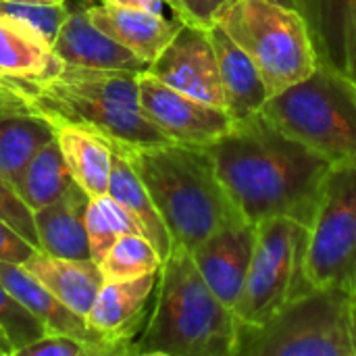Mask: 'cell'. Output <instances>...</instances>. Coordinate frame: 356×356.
<instances>
[{"mask_svg": "<svg viewBox=\"0 0 356 356\" xmlns=\"http://www.w3.org/2000/svg\"><path fill=\"white\" fill-rule=\"evenodd\" d=\"M88 17L98 29L148 63V67L184 25L175 17H163V13H150L144 8H131L102 0L94 6H88Z\"/></svg>", "mask_w": 356, "mask_h": 356, "instance_id": "cell-16", "label": "cell"}, {"mask_svg": "<svg viewBox=\"0 0 356 356\" xmlns=\"http://www.w3.org/2000/svg\"><path fill=\"white\" fill-rule=\"evenodd\" d=\"M148 73L188 96L227 111L217 54L209 31L202 27L181 25L167 48L150 63Z\"/></svg>", "mask_w": 356, "mask_h": 356, "instance_id": "cell-11", "label": "cell"}, {"mask_svg": "<svg viewBox=\"0 0 356 356\" xmlns=\"http://www.w3.org/2000/svg\"><path fill=\"white\" fill-rule=\"evenodd\" d=\"M159 273L127 282H104L92 311L88 327L104 342L113 344L121 356H131V344L148 319V300L154 296Z\"/></svg>", "mask_w": 356, "mask_h": 356, "instance_id": "cell-12", "label": "cell"}, {"mask_svg": "<svg viewBox=\"0 0 356 356\" xmlns=\"http://www.w3.org/2000/svg\"><path fill=\"white\" fill-rule=\"evenodd\" d=\"M240 323L202 280L192 254L173 248L163 261L154 305L131 356H236Z\"/></svg>", "mask_w": 356, "mask_h": 356, "instance_id": "cell-4", "label": "cell"}, {"mask_svg": "<svg viewBox=\"0 0 356 356\" xmlns=\"http://www.w3.org/2000/svg\"><path fill=\"white\" fill-rule=\"evenodd\" d=\"M165 4L184 25L209 29L219 23L229 0H165Z\"/></svg>", "mask_w": 356, "mask_h": 356, "instance_id": "cell-31", "label": "cell"}, {"mask_svg": "<svg viewBox=\"0 0 356 356\" xmlns=\"http://www.w3.org/2000/svg\"><path fill=\"white\" fill-rule=\"evenodd\" d=\"M0 356H15L13 346L8 344V340L4 338V334L0 332Z\"/></svg>", "mask_w": 356, "mask_h": 356, "instance_id": "cell-37", "label": "cell"}, {"mask_svg": "<svg viewBox=\"0 0 356 356\" xmlns=\"http://www.w3.org/2000/svg\"><path fill=\"white\" fill-rule=\"evenodd\" d=\"M0 219H4L8 225H13L27 242H31L40 250L33 213L19 198L15 186L6 179V175L2 171H0Z\"/></svg>", "mask_w": 356, "mask_h": 356, "instance_id": "cell-30", "label": "cell"}, {"mask_svg": "<svg viewBox=\"0 0 356 356\" xmlns=\"http://www.w3.org/2000/svg\"><path fill=\"white\" fill-rule=\"evenodd\" d=\"M88 202L90 196L73 181L58 200L33 211L42 252L63 259H92L86 232Z\"/></svg>", "mask_w": 356, "mask_h": 356, "instance_id": "cell-18", "label": "cell"}, {"mask_svg": "<svg viewBox=\"0 0 356 356\" xmlns=\"http://www.w3.org/2000/svg\"><path fill=\"white\" fill-rule=\"evenodd\" d=\"M54 140V125L40 113H10L0 117V171L15 186L27 163Z\"/></svg>", "mask_w": 356, "mask_h": 356, "instance_id": "cell-24", "label": "cell"}, {"mask_svg": "<svg viewBox=\"0 0 356 356\" xmlns=\"http://www.w3.org/2000/svg\"><path fill=\"white\" fill-rule=\"evenodd\" d=\"M350 340H353V350L356 356V296L350 298Z\"/></svg>", "mask_w": 356, "mask_h": 356, "instance_id": "cell-36", "label": "cell"}, {"mask_svg": "<svg viewBox=\"0 0 356 356\" xmlns=\"http://www.w3.org/2000/svg\"><path fill=\"white\" fill-rule=\"evenodd\" d=\"M346 75L355 81V86H356V44H355V48H353V54H350V63H348V71H346Z\"/></svg>", "mask_w": 356, "mask_h": 356, "instance_id": "cell-38", "label": "cell"}, {"mask_svg": "<svg viewBox=\"0 0 356 356\" xmlns=\"http://www.w3.org/2000/svg\"><path fill=\"white\" fill-rule=\"evenodd\" d=\"M17 356H96V350L67 334H46L38 342L25 346Z\"/></svg>", "mask_w": 356, "mask_h": 356, "instance_id": "cell-32", "label": "cell"}, {"mask_svg": "<svg viewBox=\"0 0 356 356\" xmlns=\"http://www.w3.org/2000/svg\"><path fill=\"white\" fill-rule=\"evenodd\" d=\"M350 294L313 288L265 325L238 330L236 356H355Z\"/></svg>", "mask_w": 356, "mask_h": 356, "instance_id": "cell-7", "label": "cell"}, {"mask_svg": "<svg viewBox=\"0 0 356 356\" xmlns=\"http://www.w3.org/2000/svg\"><path fill=\"white\" fill-rule=\"evenodd\" d=\"M113 142V140H111ZM108 194L119 200L140 223L142 234L150 240V244L156 248L161 259L165 261L173 250V240L169 236V229L156 211L146 186L138 177L136 169L127 161V156L119 150V146L113 142V167H111V181H108Z\"/></svg>", "mask_w": 356, "mask_h": 356, "instance_id": "cell-22", "label": "cell"}, {"mask_svg": "<svg viewBox=\"0 0 356 356\" xmlns=\"http://www.w3.org/2000/svg\"><path fill=\"white\" fill-rule=\"evenodd\" d=\"M277 2H282V4H288V6H294V0H277Z\"/></svg>", "mask_w": 356, "mask_h": 356, "instance_id": "cell-41", "label": "cell"}, {"mask_svg": "<svg viewBox=\"0 0 356 356\" xmlns=\"http://www.w3.org/2000/svg\"><path fill=\"white\" fill-rule=\"evenodd\" d=\"M0 282L25 309H29L46 325L48 334H67L81 342H88L96 350V356H121L113 344L94 334L83 317L65 307L23 265L0 261Z\"/></svg>", "mask_w": 356, "mask_h": 356, "instance_id": "cell-15", "label": "cell"}, {"mask_svg": "<svg viewBox=\"0 0 356 356\" xmlns=\"http://www.w3.org/2000/svg\"><path fill=\"white\" fill-rule=\"evenodd\" d=\"M27 111H31L27 102L17 92L0 83V117L10 115V113H27Z\"/></svg>", "mask_w": 356, "mask_h": 356, "instance_id": "cell-34", "label": "cell"}, {"mask_svg": "<svg viewBox=\"0 0 356 356\" xmlns=\"http://www.w3.org/2000/svg\"><path fill=\"white\" fill-rule=\"evenodd\" d=\"M52 46L21 21L0 17V79L44 77L58 69Z\"/></svg>", "mask_w": 356, "mask_h": 356, "instance_id": "cell-23", "label": "cell"}, {"mask_svg": "<svg viewBox=\"0 0 356 356\" xmlns=\"http://www.w3.org/2000/svg\"><path fill=\"white\" fill-rule=\"evenodd\" d=\"M261 113L332 165L356 161V86L346 73L319 63L313 75L271 96Z\"/></svg>", "mask_w": 356, "mask_h": 356, "instance_id": "cell-5", "label": "cell"}, {"mask_svg": "<svg viewBox=\"0 0 356 356\" xmlns=\"http://www.w3.org/2000/svg\"><path fill=\"white\" fill-rule=\"evenodd\" d=\"M138 86L142 111L171 142L211 146L236 125V119L225 108L163 83L148 69L138 73Z\"/></svg>", "mask_w": 356, "mask_h": 356, "instance_id": "cell-10", "label": "cell"}, {"mask_svg": "<svg viewBox=\"0 0 356 356\" xmlns=\"http://www.w3.org/2000/svg\"><path fill=\"white\" fill-rule=\"evenodd\" d=\"M75 2H79V4H83V6L88 8V6H94V4H98L100 0H75Z\"/></svg>", "mask_w": 356, "mask_h": 356, "instance_id": "cell-40", "label": "cell"}, {"mask_svg": "<svg viewBox=\"0 0 356 356\" xmlns=\"http://www.w3.org/2000/svg\"><path fill=\"white\" fill-rule=\"evenodd\" d=\"M48 121L54 125V138L60 146L65 163L81 190L90 198L108 194L113 142L100 131L83 125L52 119Z\"/></svg>", "mask_w": 356, "mask_h": 356, "instance_id": "cell-21", "label": "cell"}, {"mask_svg": "<svg viewBox=\"0 0 356 356\" xmlns=\"http://www.w3.org/2000/svg\"><path fill=\"white\" fill-rule=\"evenodd\" d=\"M67 17L52 42V52L58 60H63L65 65L104 71L142 73L148 69V63H144L131 50L98 29L90 21L88 8L83 4L67 2Z\"/></svg>", "mask_w": 356, "mask_h": 356, "instance_id": "cell-14", "label": "cell"}, {"mask_svg": "<svg viewBox=\"0 0 356 356\" xmlns=\"http://www.w3.org/2000/svg\"><path fill=\"white\" fill-rule=\"evenodd\" d=\"M67 2L65 4H35L25 0H0V17H8L15 21L25 23L27 27L35 29L50 46L67 17Z\"/></svg>", "mask_w": 356, "mask_h": 356, "instance_id": "cell-29", "label": "cell"}, {"mask_svg": "<svg viewBox=\"0 0 356 356\" xmlns=\"http://www.w3.org/2000/svg\"><path fill=\"white\" fill-rule=\"evenodd\" d=\"M73 181L75 179L54 138L27 163L19 179L15 181V190L19 198L27 204V209L33 213L58 200Z\"/></svg>", "mask_w": 356, "mask_h": 356, "instance_id": "cell-25", "label": "cell"}, {"mask_svg": "<svg viewBox=\"0 0 356 356\" xmlns=\"http://www.w3.org/2000/svg\"><path fill=\"white\" fill-rule=\"evenodd\" d=\"M219 25L250 56L267 94L300 83L319 65L302 15L277 0H229Z\"/></svg>", "mask_w": 356, "mask_h": 356, "instance_id": "cell-6", "label": "cell"}, {"mask_svg": "<svg viewBox=\"0 0 356 356\" xmlns=\"http://www.w3.org/2000/svg\"><path fill=\"white\" fill-rule=\"evenodd\" d=\"M25 2H35V4H65L67 0H25Z\"/></svg>", "mask_w": 356, "mask_h": 356, "instance_id": "cell-39", "label": "cell"}, {"mask_svg": "<svg viewBox=\"0 0 356 356\" xmlns=\"http://www.w3.org/2000/svg\"><path fill=\"white\" fill-rule=\"evenodd\" d=\"M163 259L150 240L142 234L121 236L100 259L98 269L104 282H127L142 275L159 273Z\"/></svg>", "mask_w": 356, "mask_h": 356, "instance_id": "cell-27", "label": "cell"}, {"mask_svg": "<svg viewBox=\"0 0 356 356\" xmlns=\"http://www.w3.org/2000/svg\"><path fill=\"white\" fill-rule=\"evenodd\" d=\"M33 113L100 131L127 146L171 142L142 111L138 73L104 71L60 63L44 77H2Z\"/></svg>", "mask_w": 356, "mask_h": 356, "instance_id": "cell-3", "label": "cell"}, {"mask_svg": "<svg viewBox=\"0 0 356 356\" xmlns=\"http://www.w3.org/2000/svg\"><path fill=\"white\" fill-rule=\"evenodd\" d=\"M86 232L90 240V257L98 265L106 250L125 234H142L136 217L111 194L94 196L86 211ZM144 236V234H142Z\"/></svg>", "mask_w": 356, "mask_h": 356, "instance_id": "cell-26", "label": "cell"}, {"mask_svg": "<svg viewBox=\"0 0 356 356\" xmlns=\"http://www.w3.org/2000/svg\"><path fill=\"white\" fill-rule=\"evenodd\" d=\"M0 332L13 346L15 356L25 346L38 342L48 334L46 325L29 309H25L2 282H0Z\"/></svg>", "mask_w": 356, "mask_h": 356, "instance_id": "cell-28", "label": "cell"}, {"mask_svg": "<svg viewBox=\"0 0 356 356\" xmlns=\"http://www.w3.org/2000/svg\"><path fill=\"white\" fill-rule=\"evenodd\" d=\"M309 227L288 217L254 223V250L242 296L234 309L240 325H265L294 298L313 290L305 275Z\"/></svg>", "mask_w": 356, "mask_h": 356, "instance_id": "cell-8", "label": "cell"}, {"mask_svg": "<svg viewBox=\"0 0 356 356\" xmlns=\"http://www.w3.org/2000/svg\"><path fill=\"white\" fill-rule=\"evenodd\" d=\"M23 267L65 307L83 319L92 311L104 284L102 273L92 259H63L38 250L23 263Z\"/></svg>", "mask_w": 356, "mask_h": 356, "instance_id": "cell-19", "label": "cell"}, {"mask_svg": "<svg viewBox=\"0 0 356 356\" xmlns=\"http://www.w3.org/2000/svg\"><path fill=\"white\" fill-rule=\"evenodd\" d=\"M33 252H38V248L27 242L13 225L0 219V261L23 265Z\"/></svg>", "mask_w": 356, "mask_h": 356, "instance_id": "cell-33", "label": "cell"}, {"mask_svg": "<svg viewBox=\"0 0 356 356\" xmlns=\"http://www.w3.org/2000/svg\"><path fill=\"white\" fill-rule=\"evenodd\" d=\"M217 173L248 223L288 217L311 227L332 163L257 113L209 146Z\"/></svg>", "mask_w": 356, "mask_h": 356, "instance_id": "cell-1", "label": "cell"}, {"mask_svg": "<svg viewBox=\"0 0 356 356\" xmlns=\"http://www.w3.org/2000/svg\"><path fill=\"white\" fill-rule=\"evenodd\" d=\"M207 31L217 54L227 113L236 121L261 113L265 102L269 100V94L259 69L219 23L209 27Z\"/></svg>", "mask_w": 356, "mask_h": 356, "instance_id": "cell-20", "label": "cell"}, {"mask_svg": "<svg viewBox=\"0 0 356 356\" xmlns=\"http://www.w3.org/2000/svg\"><path fill=\"white\" fill-rule=\"evenodd\" d=\"M321 65L348 71L356 44V0H294Z\"/></svg>", "mask_w": 356, "mask_h": 356, "instance_id": "cell-17", "label": "cell"}, {"mask_svg": "<svg viewBox=\"0 0 356 356\" xmlns=\"http://www.w3.org/2000/svg\"><path fill=\"white\" fill-rule=\"evenodd\" d=\"M115 144L146 186L169 229L173 248L192 252L215 232L244 223L217 173L209 146L179 142L154 146Z\"/></svg>", "mask_w": 356, "mask_h": 356, "instance_id": "cell-2", "label": "cell"}, {"mask_svg": "<svg viewBox=\"0 0 356 356\" xmlns=\"http://www.w3.org/2000/svg\"><path fill=\"white\" fill-rule=\"evenodd\" d=\"M252 250L254 225L244 221L215 232L190 252L207 286L232 311L242 296Z\"/></svg>", "mask_w": 356, "mask_h": 356, "instance_id": "cell-13", "label": "cell"}, {"mask_svg": "<svg viewBox=\"0 0 356 356\" xmlns=\"http://www.w3.org/2000/svg\"><path fill=\"white\" fill-rule=\"evenodd\" d=\"M102 2L131 6V8H144L150 13H163V6H165V0H102Z\"/></svg>", "mask_w": 356, "mask_h": 356, "instance_id": "cell-35", "label": "cell"}, {"mask_svg": "<svg viewBox=\"0 0 356 356\" xmlns=\"http://www.w3.org/2000/svg\"><path fill=\"white\" fill-rule=\"evenodd\" d=\"M305 275L311 288L356 296V161L334 165L307 236Z\"/></svg>", "mask_w": 356, "mask_h": 356, "instance_id": "cell-9", "label": "cell"}]
</instances>
